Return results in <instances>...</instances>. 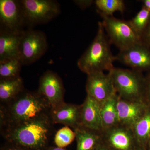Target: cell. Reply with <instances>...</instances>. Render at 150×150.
I'll return each mask as SVG.
<instances>
[{
  "instance_id": "1",
  "label": "cell",
  "mask_w": 150,
  "mask_h": 150,
  "mask_svg": "<svg viewBox=\"0 0 150 150\" xmlns=\"http://www.w3.org/2000/svg\"><path fill=\"white\" fill-rule=\"evenodd\" d=\"M51 108L37 91H24L10 102L1 104V130L50 112Z\"/></svg>"
},
{
  "instance_id": "2",
  "label": "cell",
  "mask_w": 150,
  "mask_h": 150,
  "mask_svg": "<svg viewBox=\"0 0 150 150\" xmlns=\"http://www.w3.org/2000/svg\"><path fill=\"white\" fill-rule=\"evenodd\" d=\"M52 124L50 112L1 130L6 142L31 150H45L48 147Z\"/></svg>"
},
{
  "instance_id": "3",
  "label": "cell",
  "mask_w": 150,
  "mask_h": 150,
  "mask_svg": "<svg viewBox=\"0 0 150 150\" xmlns=\"http://www.w3.org/2000/svg\"><path fill=\"white\" fill-rule=\"evenodd\" d=\"M110 40L105 35L101 22H98L96 36L77 62L79 69L87 75L98 72L110 71L114 68L115 56L110 50Z\"/></svg>"
},
{
  "instance_id": "4",
  "label": "cell",
  "mask_w": 150,
  "mask_h": 150,
  "mask_svg": "<svg viewBox=\"0 0 150 150\" xmlns=\"http://www.w3.org/2000/svg\"><path fill=\"white\" fill-rule=\"evenodd\" d=\"M109 74L120 96L127 100H139L145 86L140 71L114 67Z\"/></svg>"
},
{
  "instance_id": "5",
  "label": "cell",
  "mask_w": 150,
  "mask_h": 150,
  "mask_svg": "<svg viewBox=\"0 0 150 150\" xmlns=\"http://www.w3.org/2000/svg\"><path fill=\"white\" fill-rule=\"evenodd\" d=\"M104 29L110 43L115 45L120 51L142 43V38L133 28L129 21L100 14Z\"/></svg>"
},
{
  "instance_id": "6",
  "label": "cell",
  "mask_w": 150,
  "mask_h": 150,
  "mask_svg": "<svg viewBox=\"0 0 150 150\" xmlns=\"http://www.w3.org/2000/svg\"><path fill=\"white\" fill-rule=\"evenodd\" d=\"M25 25L30 26L49 22L59 15L61 8L53 0H21Z\"/></svg>"
},
{
  "instance_id": "7",
  "label": "cell",
  "mask_w": 150,
  "mask_h": 150,
  "mask_svg": "<svg viewBox=\"0 0 150 150\" xmlns=\"http://www.w3.org/2000/svg\"><path fill=\"white\" fill-rule=\"evenodd\" d=\"M48 48L47 37L40 30L30 29L23 33L18 58L22 65H29L39 60Z\"/></svg>"
},
{
  "instance_id": "8",
  "label": "cell",
  "mask_w": 150,
  "mask_h": 150,
  "mask_svg": "<svg viewBox=\"0 0 150 150\" xmlns=\"http://www.w3.org/2000/svg\"><path fill=\"white\" fill-rule=\"evenodd\" d=\"M1 29L13 32L23 31L25 22L20 1H0Z\"/></svg>"
},
{
  "instance_id": "9",
  "label": "cell",
  "mask_w": 150,
  "mask_h": 150,
  "mask_svg": "<svg viewBox=\"0 0 150 150\" xmlns=\"http://www.w3.org/2000/svg\"><path fill=\"white\" fill-rule=\"evenodd\" d=\"M37 92L46 100L51 109L64 102L65 89L62 79L50 70L45 72L40 78Z\"/></svg>"
},
{
  "instance_id": "10",
  "label": "cell",
  "mask_w": 150,
  "mask_h": 150,
  "mask_svg": "<svg viewBox=\"0 0 150 150\" xmlns=\"http://www.w3.org/2000/svg\"><path fill=\"white\" fill-rule=\"evenodd\" d=\"M86 88L87 95L101 105L116 93L110 74L103 72L88 75Z\"/></svg>"
},
{
  "instance_id": "11",
  "label": "cell",
  "mask_w": 150,
  "mask_h": 150,
  "mask_svg": "<svg viewBox=\"0 0 150 150\" xmlns=\"http://www.w3.org/2000/svg\"><path fill=\"white\" fill-rule=\"evenodd\" d=\"M115 59L133 70L150 71V47L143 42L120 51Z\"/></svg>"
},
{
  "instance_id": "12",
  "label": "cell",
  "mask_w": 150,
  "mask_h": 150,
  "mask_svg": "<svg viewBox=\"0 0 150 150\" xmlns=\"http://www.w3.org/2000/svg\"><path fill=\"white\" fill-rule=\"evenodd\" d=\"M116 107L119 123L126 126L133 127L145 114V105L140 100H127L118 96Z\"/></svg>"
},
{
  "instance_id": "13",
  "label": "cell",
  "mask_w": 150,
  "mask_h": 150,
  "mask_svg": "<svg viewBox=\"0 0 150 150\" xmlns=\"http://www.w3.org/2000/svg\"><path fill=\"white\" fill-rule=\"evenodd\" d=\"M100 108L98 102L87 95L81 106L80 126L96 132L102 130Z\"/></svg>"
},
{
  "instance_id": "14",
  "label": "cell",
  "mask_w": 150,
  "mask_h": 150,
  "mask_svg": "<svg viewBox=\"0 0 150 150\" xmlns=\"http://www.w3.org/2000/svg\"><path fill=\"white\" fill-rule=\"evenodd\" d=\"M81 106L65 102L51 109L50 115L53 124L60 123L74 129L80 126Z\"/></svg>"
},
{
  "instance_id": "15",
  "label": "cell",
  "mask_w": 150,
  "mask_h": 150,
  "mask_svg": "<svg viewBox=\"0 0 150 150\" xmlns=\"http://www.w3.org/2000/svg\"><path fill=\"white\" fill-rule=\"evenodd\" d=\"M24 30L21 32H13L1 29L0 61L19 59L20 43Z\"/></svg>"
},
{
  "instance_id": "16",
  "label": "cell",
  "mask_w": 150,
  "mask_h": 150,
  "mask_svg": "<svg viewBox=\"0 0 150 150\" xmlns=\"http://www.w3.org/2000/svg\"><path fill=\"white\" fill-rule=\"evenodd\" d=\"M25 90L20 76L0 79V100L2 104L10 102Z\"/></svg>"
},
{
  "instance_id": "17",
  "label": "cell",
  "mask_w": 150,
  "mask_h": 150,
  "mask_svg": "<svg viewBox=\"0 0 150 150\" xmlns=\"http://www.w3.org/2000/svg\"><path fill=\"white\" fill-rule=\"evenodd\" d=\"M77 142L76 150H95L101 143V139L96 131L86 129L81 126L75 128Z\"/></svg>"
},
{
  "instance_id": "18",
  "label": "cell",
  "mask_w": 150,
  "mask_h": 150,
  "mask_svg": "<svg viewBox=\"0 0 150 150\" xmlns=\"http://www.w3.org/2000/svg\"><path fill=\"white\" fill-rule=\"evenodd\" d=\"M117 98L116 93L101 105L100 115L103 129H110L119 123L116 107Z\"/></svg>"
},
{
  "instance_id": "19",
  "label": "cell",
  "mask_w": 150,
  "mask_h": 150,
  "mask_svg": "<svg viewBox=\"0 0 150 150\" xmlns=\"http://www.w3.org/2000/svg\"><path fill=\"white\" fill-rule=\"evenodd\" d=\"M108 141L114 150H131L133 147L132 136L122 129H115L108 134Z\"/></svg>"
},
{
  "instance_id": "20",
  "label": "cell",
  "mask_w": 150,
  "mask_h": 150,
  "mask_svg": "<svg viewBox=\"0 0 150 150\" xmlns=\"http://www.w3.org/2000/svg\"><path fill=\"white\" fill-rule=\"evenodd\" d=\"M100 14L112 16L116 11L123 13L125 10V4L122 0H96L94 1Z\"/></svg>"
},
{
  "instance_id": "21",
  "label": "cell",
  "mask_w": 150,
  "mask_h": 150,
  "mask_svg": "<svg viewBox=\"0 0 150 150\" xmlns=\"http://www.w3.org/2000/svg\"><path fill=\"white\" fill-rule=\"evenodd\" d=\"M22 66L18 59L0 61V79H13L20 76Z\"/></svg>"
},
{
  "instance_id": "22",
  "label": "cell",
  "mask_w": 150,
  "mask_h": 150,
  "mask_svg": "<svg viewBox=\"0 0 150 150\" xmlns=\"http://www.w3.org/2000/svg\"><path fill=\"white\" fill-rule=\"evenodd\" d=\"M133 28L141 36L150 23V10L142 6L136 16L129 21Z\"/></svg>"
},
{
  "instance_id": "23",
  "label": "cell",
  "mask_w": 150,
  "mask_h": 150,
  "mask_svg": "<svg viewBox=\"0 0 150 150\" xmlns=\"http://www.w3.org/2000/svg\"><path fill=\"white\" fill-rule=\"evenodd\" d=\"M135 137L139 142H143L150 136V112L145 113L133 126Z\"/></svg>"
},
{
  "instance_id": "24",
  "label": "cell",
  "mask_w": 150,
  "mask_h": 150,
  "mask_svg": "<svg viewBox=\"0 0 150 150\" xmlns=\"http://www.w3.org/2000/svg\"><path fill=\"white\" fill-rule=\"evenodd\" d=\"M76 139V134L69 127L65 126L56 132L54 141L56 146L65 148L70 145Z\"/></svg>"
},
{
  "instance_id": "25",
  "label": "cell",
  "mask_w": 150,
  "mask_h": 150,
  "mask_svg": "<svg viewBox=\"0 0 150 150\" xmlns=\"http://www.w3.org/2000/svg\"><path fill=\"white\" fill-rule=\"evenodd\" d=\"M1 150H31L19 145L6 142L2 147Z\"/></svg>"
},
{
  "instance_id": "26",
  "label": "cell",
  "mask_w": 150,
  "mask_h": 150,
  "mask_svg": "<svg viewBox=\"0 0 150 150\" xmlns=\"http://www.w3.org/2000/svg\"><path fill=\"white\" fill-rule=\"evenodd\" d=\"M142 42L150 47V23L142 35Z\"/></svg>"
},
{
  "instance_id": "27",
  "label": "cell",
  "mask_w": 150,
  "mask_h": 150,
  "mask_svg": "<svg viewBox=\"0 0 150 150\" xmlns=\"http://www.w3.org/2000/svg\"><path fill=\"white\" fill-rule=\"evenodd\" d=\"M74 2L82 9H85L90 6L94 2L91 0H78L74 1Z\"/></svg>"
},
{
  "instance_id": "28",
  "label": "cell",
  "mask_w": 150,
  "mask_h": 150,
  "mask_svg": "<svg viewBox=\"0 0 150 150\" xmlns=\"http://www.w3.org/2000/svg\"><path fill=\"white\" fill-rule=\"evenodd\" d=\"M145 88L147 90L148 93L150 96V74L147 80L145 81Z\"/></svg>"
},
{
  "instance_id": "29",
  "label": "cell",
  "mask_w": 150,
  "mask_h": 150,
  "mask_svg": "<svg viewBox=\"0 0 150 150\" xmlns=\"http://www.w3.org/2000/svg\"><path fill=\"white\" fill-rule=\"evenodd\" d=\"M95 150H109V149L105 146V145L100 143L99 145L98 146L96 149Z\"/></svg>"
},
{
  "instance_id": "30",
  "label": "cell",
  "mask_w": 150,
  "mask_h": 150,
  "mask_svg": "<svg viewBox=\"0 0 150 150\" xmlns=\"http://www.w3.org/2000/svg\"><path fill=\"white\" fill-rule=\"evenodd\" d=\"M142 2L143 6L150 10V0H143Z\"/></svg>"
},
{
  "instance_id": "31",
  "label": "cell",
  "mask_w": 150,
  "mask_h": 150,
  "mask_svg": "<svg viewBox=\"0 0 150 150\" xmlns=\"http://www.w3.org/2000/svg\"><path fill=\"white\" fill-rule=\"evenodd\" d=\"M45 150H67L65 148H60L59 147L56 146H50L48 147L47 149Z\"/></svg>"
}]
</instances>
